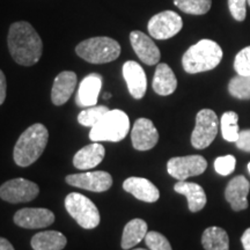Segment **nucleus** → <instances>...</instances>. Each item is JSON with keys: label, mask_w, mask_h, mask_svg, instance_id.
<instances>
[{"label": "nucleus", "mask_w": 250, "mask_h": 250, "mask_svg": "<svg viewBox=\"0 0 250 250\" xmlns=\"http://www.w3.org/2000/svg\"><path fill=\"white\" fill-rule=\"evenodd\" d=\"M247 2H248V4H249V6H250V0H247Z\"/></svg>", "instance_id": "nucleus-41"}, {"label": "nucleus", "mask_w": 250, "mask_h": 250, "mask_svg": "<svg viewBox=\"0 0 250 250\" xmlns=\"http://www.w3.org/2000/svg\"><path fill=\"white\" fill-rule=\"evenodd\" d=\"M130 42L134 52L144 64L152 66V65L158 64L160 61V50L156 46L154 41L146 34L139 30L132 31L130 34Z\"/></svg>", "instance_id": "nucleus-14"}, {"label": "nucleus", "mask_w": 250, "mask_h": 250, "mask_svg": "<svg viewBox=\"0 0 250 250\" xmlns=\"http://www.w3.org/2000/svg\"><path fill=\"white\" fill-rule=\"evenodd\" d=\"M6 89H7V85H6V77L4 72L0 70V105L5 102Z\"/></svg>", "instance_id": "nucleus-35"}, {"label": "nucleus", "mask_w": 250, "mask_h": 250, "mask_svg": "<svg viewBox=\"0 0 250 250\" xmlns=\"http://www.w3.org/2000/svg\"><path fill=\"white\" fill-rule=\"evenodd\" d=\"M228 92L233 98L239 100L250 99V76H240L237 74L230 79L228 83Z\"/></svg>", "instance_id": "nucleus-28"}, {"label": "nucleus", "mask_w": 250, "mask_h": 250, "mask_svg": "<svg viewBox=\"0 0 250 250\" xmlns=\"http://www.w3.org/2000/svg\"><path fill=\"white\" fill-rule=\"evenodd\" d=\"M76 52L80 58L90 64H107L120 57L121 45L110 37H92L80 42L77 45Z\"/></svg>", "instance_id": "nucleus-5"}, {"label": "nucleus", "mask_w": 250, "mask_h": 250, "mask_svg": "<svg viewBox=\"0 0 250 250\" xmlns=\"http://www.w3.org/2000/svg\"><path fill=\"white\" fill-rule=\"evenodd\" d=\"M123 77L132 98L143 99L147 89V78L144 68L137 62H126L123 65Z\"/></svg>", "instance_id": "nucleus-15"}, {"label": "nucleus", "mask_w": 250, "mask_h": 250, "mask_svg": "<svg viewBox=\"0 0 250 250\" xmlns=\"http://www.w3.org/2000/svg\"><path fill=\"white\" fill-rule=\"evenodd\" d=\"M110 109L105 107V105H94V107L86 108L85 110H83L78 115V122L83 126H88L92 129L102 120V117Z\"/></svg>", "instance_id": "nucleus-29"}, {"label": "nucleus", "mask_w": 250, "mask_h": 250, "mask_svg": "<svg viewBox=\"0 0 250 250\" xmlns=\"http://www.w3.org/2000/svg\"><path fill=\"white\" fill-rule=\"evenodd\" d=\"M145 243L149 250H173L167 237L158 232H147L145 236Z\"/></svg>", "instance_id": "nucleus-31"}, {"label": "nucleus", "mask_w": 250, "mask_h": 250, "mask_svg": "<svg viewBox=\"0 0 250 250\" xmlns=\"http://www.w3.org/2000/svg\"><path fill=\"white\" fill-rule=\"evenodd\" d=\"M66 182L72 187L89 190L93 192L107 191L112 186V177L107 171H86L66 176Z\"/></svg>", "instance_id": "nucleus-11"}, {"label": "nucleus", "mask_w": 250, "mask_h": 250, "mask_svg": "<svg viewBox=\"0 0 250 250\" xmlns=\"http://www.w3.org/2000/svg\"><path fill=\"white\" fill-rule=\"evenodd\" d=\"M130 131L129 116L123 110H109L95 126L90 129L89 138L93 142H112L123 140Z\"/></svg>", "instance_id": "nucleus-4"}, {"label": "nucleus", "mask_w": 250, "mask_h": 250, "mask_svg": "<svg viewBox=\"0 0 250 250\" xmlns=\"http://www.w3.org/2000/svg\"><path fill=\"white\" fill-rule=\"evenodd\" d=\"M147 234V224L143 219H132L125 225L122 235V248L124 250L136 247L145 239Z\"/></svg>", "instance_id": "nucleus-24"}, {"label": "nucleus", "mask_w": 250, "mask_h": 250, "mask_svg": "<svg viewBox=\"0 0 250 250\" xmlns=\"http://www.w3.org/2000/svg\"><path fill=\"white\" fill-rule=\"evenodd\" d=\"M234 70L240 76H250V46H246L235 56Z\"/></svg>", "instance_id": "nucleus-30"}, {"label": "nucleus", "mask_w": 250, "mask_h": 250, "mask_svg": "<svg viewBox=\"0 0 250 250\" xmlns=\"http://www.w3.org/2000/svg\"><path fill=\"white\" fill-rule=\"evenodd\" d=\"M228 7L232 17L239 22L245 21L247 15V0H228Z\"/></svg>", "instance_id": "nucleus-33"}, {"label": "nucleus", "mask_w": 250, "mask_h": 250, "mask_svg": "<svg viewBox=\"0 0 250 250\" xmlns=\"http://www.w3.org/2000/svg\"><path fill=\"white\" fill-rule=\"evenodd\" d=\"M250 191V183L243 175L236 176L227 184L225 197L234 211H242L248 208L247 197Z\"/></svg>", "instance_id": "nucleus-17"}, {"label": "nucleus", "mask_w": 250, "mask_h": 250, "mask_svg": "<svg viewBox=\"0 0 250 250\" xmlns=\"http://www.w3.org/2000/svg\"><path fill=\"white\" fill-rule=\"evenodd\" d=\"M177 88V79L174 72L167 64L162 62L156 66L153 78V89L158 95L168 96Z\"/></svg>", "instance_id": "nucleus-22"}, {"label": "nucleus", "mask_w": 250, "mask_h": 250, "mask_svg": "<svg viewBox=\"0 0 250 250\" xmlns=\"http://www.w3.org/2000/svg\"><path fill=\"white\" fill-rule=\"evenodd\" d=\"M205 250H229V239L224 228L212 226L206 228L202 236Z\"/></svg>", "instance_id": "nucleus-25"}, {"label": "nucleus", "mask_w": 250, "mask_h": 250, "mask_svg": "<svg viewBox=\"0 0 250 250\" xmlns=\"http://www.w3.org/2000/svg\"><path fill=\"white\" fill-rule=\"evenodd\" d=\"M0 250H14V248L8 240L0 237Z\"/></svg>", "instance_id": "nucleus-37"}, {"label": "nucleus", "mask_w": 250, "mask_h": 250, "mask_svg": "<svg viewBox=\"0 0 250 250\" xmlns=\"http://www.w3.org/2000/svg\"><path fill=\"white\" fill-rule=\"evenodd\" d=\"M208 168V161L202 155H187L171 158L167 164V170L170 176L179 181H186L188 177L198 176Z\"/></svg>", "instance_id": "nucleus-9"}, {"label": "nucleus", "mask_w": 250, "mask_h": 250, "mask_svg": "<svg viewBox=\"0 0 250 250\" xmlns=\"http://www.w3.org/2000/svg\"><path fill=\"white\" fill-rule=\"evenodd\" d=\"M174 4L187 14L203 15L210 11L212 0H174Z\"/></svg>", "instance_id": "nucleus-27"}, {"label": "nucleus", "mask_w": 250, "mask_h": 250, "mask_svg": "<svg viewBox=\"0 0 250 250\" xmlns=\"http://www.w3.org/2000/svg\"><path fill=\"white\" fill-rule=\"evenodd\" d=\"M241 242L245 250H250V227L245 230L241 236Z\"/></svg>", "instance_id": "nucleus-36"}, {"label": "nucleus", "mask_w": 250, "mask_h": 250, "mask_svg": "<svg viewBox=\"0 0 250 250\" xmlns=\"http://www.w3.org/2000/svg\"><path fill=\"white\" fill-rule=\"evenodd\" d=\"M235 145L241 151L250 152V129L240 131L239 138L235 142Z\"/></svg>", "instance_id": "nucleus-34"}, {"label": "nucleus", "mask_w": 250, "mask_h": 250, "mask_svg": "<svg viewBox=\"0 0 250 250\" xmlns=\"http://www.w3.org/2000/svg\"><path fill=\"white\" fill-rule=\"evenodd\" d=\"M14 223L19 227L36 229L44 228L54 224L55 214L48 208H21L14 214Z\"/></svg>", "instance_id": "nucleus-13"}, {"label": "nucleus", "mask_w": 250, "mask_h": 250, "mask_svg": "<svg viewBox=\"0 0 250 250\" xmlns=\"http://www.w3.org/2000/svg\"><path fill=\"white\" fill-rule=\"evenodd\" d=\"M248 170H249V173H250V162H249V165H248Z\"/></svg>", "instance_id": "nucleus-40"}, {"label": "nucleus", "mask_w": 250, "mask_h": 250, "mask_svg": "<svg viewBox=\"0 0 250 250\" xmlns=\"http://www.w3.org/2000/svg\"><path fill=\"white\" fill-rule=\"evenodd\" d=\"M133 250H146V249H143V248H136V249H133Z\"/></svg>", "instance_id": "nucleus-39"}, {"label": "nucleus", "mask_w": 250, "mask_h": 250, "mask_svg": "<svg viewBox=\"0 0 250 250\" xmlns=\"http://www.w3.org/2000/svg\"><path fill=\"white\" fill-rule=\"evenodd\" d=\"M123 189L139 201L155 203L160 198V191L151 181L144 177H129L124 181Z\"/></svg>", "instance_id": "nucleus-19"}, {"label": "nucleus", "mask_w": 250, "mask_h": 250, "mask_svg": "<svg viewBox=\"0 0 250 250\" xmlns=\"http://www.w3.org/2000/svg\"><path fill=\"white\" fill-rule=\"evenodd\" d=\"M7 43L9 54L19 65L31 66L42 57V40L35 28L26 21H18L9 27Z\"/></svg>", "instance_id": "nucleus-1"}, {"label": "nucleus", "mask_w": 250, "mask_h": 250, "mask_svg": "<svg viewBox=\"0 0 250 250\" xmlns=\"http://www.w3.org/2000/svg\"><path fill=\"white\" fill-rule=\"evenodd\" d=\"M174 190L177 193L186 196L188 199V206L191 212H198L204 208L206 205V195L204 189L199 184L187 181H179L174 186Z\"/></svg>", "instance_id": "nucleus-21"}, {"label": "nucleus", "mask_w": 250, "mask_h": 250, "mask_svg": "<svg viewBox=\"0 0 250 250\" xmlns=\"http://www.w3.org/2000/svg\"><path fill=\"white\" fill-rule=\"evenodd\" d=\"M39 193V186L22 177L9 180L0 187V198L12 204L28 203L35 199Z\"/></svg>", "instance_id": "nucleus-8"}, {"label": "nucleus", "mask_w": 250, "mask_h": 250, "mask_svg": "<svg viewBox=\"0 0 250 250\" xmlns=\"http://www.w3.org/2000/svg\"><path fill=\"white\" fill-rule=\"evenodd\" d=\"M101 87L102 77L100 74L93 73L83 78L77 93V104L83 108H89L96 105L99 94L101 92Z\"/></svg>", "instance_id": "nucleus-16"}, {"label": "nucleus", "mask_w": 250, "mask_h": 250, "mask_svg": "<svg viewBox=\"0 0 250 250\" xmlns=\"http://www.w3.org/2000/svg\"><path fill=\"white\" fill-rule=\"evenodd\" d=\"M111 98V94L110 93H105L104 95H103V99L107 100V99H110Z\"/></svg>", "instance_id": "nucleus-38"}, {"label": "nucleus", "mask_w": 250, "mask_h": 250, "mask_svg": "<svg viewBox=\"0 0 250 250\" xmlns=\"http://www.w3.org/2000/svg\"><path fill=\"white\" fill-rule=\"evenodd\" d=\"M64 203L68 214L81 227L85 229H93L99 226L101 221L99 208L88 197L78 192H71L66 196Z\"/></svg>", "instance_id": "nucleus-6"}, {"label": "nucleus", "mask_w": 250, "mask_h": 250, "mask_svg": "<svg viewBox=\"0 0 250 250\" xmlns=\"http://www.w3.org/2000/svg\"><path fill=\"white\" fill-rule=\"evenodd\" d=\"M183 27L182 18L173 11H165L149 19L147 29L155 40H168L179 34Z\"/></svg>", "instance_id": "nucleus-10"}, {"label": "nucleus", "mask_w": 250, "mask_h": 250, "mask_svg": "<svg viewBox=\"0 0 250 250\" xmlns=\"http://www.w3.org/2000/svg\"><path fill=\"white\" fill-rule=\"evenodd\" d=\"M49 132L43 124L36 123L22 132L14 146L13 158L20 167H28L39 160L48 145Z\"/></svg>", "instance_id": "nucleus-2"}, {"label": "nucleus", "mask_w": 250, "mask_h": 250, "mask_svg": "<svg viewBox=\"0 0 250 250\" xmlns=\"http://www.w3.org/2000/svg\"><path fill=\"white\" fill-rule=\"evenodd\" d=\"M223 49L212 40H201L184 52L182 65L189 74L213 70L223 59Z\"/></svg>", "instance_id": "nucleus-3"}, {"label": "nucleus", "mask_w": 250, "mask_h": 250, "mask_svg": "<svg viewBox=\"0 0 250 250\" xmlns=\"http://www.w3.org/2000/svg\"><path fill=\"white\" fill-rule=\"evenodd\" d=\"M237 122H239V116L234 111H227L221 116V134H223V138L226 142L235 143L239 138L240 130Z\"/></svg>", "instance_id": "nucleus-26"}, {"label": "nucleus", "mask_w": 250, "mask_h": 250, "mask_svg": "<svg viewBox=\"0 0 250 250\" xmlns=\"http://www.w3.org/2000/svg\"><path fill=\"white\" fill-rule=\"evenodd\" d=\"M132 146L137 151H149L159 142V132L148 118H138L131 131Z\"/></svg>", "instance_id": "nucleus-12"}, {"label": "nucleus", "mask_w": 250, "mask_h": 250, "mask_svg": "<svg viewBox=\"0 0 250 250\" xmlns=\"http://www.w3.org/2000/svg\"><path fill=\"white\" fill-rule=\"evenodd\" d=\"M67 240L64 234L57 230H45L37 233L31 239V248L34 250H62Z\"/></svg>", "instance_id": "nucleus-23"}, {"label": "nucleus", "mask_w": 250, "mask_h": 250, "mask_svg": "<svg viewBox=\"0 0 250 250\" xmlns=\"http://www.w3.org/2000/svg\"><path fill=\"white\" fill-rule=\"evenodd\" d=\"M105 155V149L100 143H93L81 148L73 156V165L78 169H92L101 164Z\"/></svg>", "instance_id": "nucleus-20"}, {"label": "nucleus", "mask_w": 250, "mask_h": 250, "mask_svg": "<svg viewBox=\"0 0 250 250\" xmlns=\"http://www.w3.org/2000/svg\"><path fill=\"white\" fill-rule=\"evenodd\" d=\"M219 129L217 114L211 109H203L196 116V126L191 134V144L197 149H204L215 139Z\"/></svg>", "instance_id": "nucleus-7"}, {"label": "nucleus", "mask_w": 250, "mask_h": 250, "mask_svg": "<svg viewBox=\"0 0 250 250\" xmlns=\"http://www.w3.org/2000/svg\"><path fill=\"white\" fill-rule=\"evenodd\" d=\"M236 166V159L234 155H225L219 156L214 161V169L218 174L223 175V176H227L230 175L235 169Z\"/></svg>", "instance_id": "nucleus-32"}, {"label": "nucleus", "mask_w": 250, "mask_h": 250, "mask_svg": "<svg viewBox=\"0 0 250 250\" xmlns=\"http://www.w3.org/2000/svg\"><path fill=\"white\" fill-rule=\"evenodd\" d=\"M78 83L77 74L72 71L61 72L54 81L51 89V101L55 105L65 104L73 94Z\"/></svg>", "instance_id": "nucleus-18"}]
</instances>
